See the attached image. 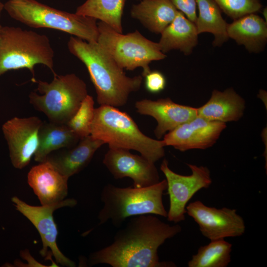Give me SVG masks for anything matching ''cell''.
Segmentation results:
<instances>
[{"label":"cell","mask_w":267,"mask_h":267,"mask_svg":"<svg viewBox=\"0 0 267 267\" xmlns=\"http://www.w3.org/2000/svg\"><path fill=\"white\" fill-rule=\"evenodd\" d=\"M181 227L171 225L154 215L130 218L126 225L115 234L109 245L91 253L90 266L107 264L112 267H171L172 262H160L159 248L179 233Z\"/></svg>","instance_id":"obj_1"},{"label":"cell","mask_w":267,"mask_h":267,"mask_svg":"<svg viewBox=\"0 0 267 267\" xmlns=\"http://www.w3.org/2000/svg\"><path fill=\"white\" fill-rule=\"evenodd\" d=\"M67 45L70 53L87 67L100 105L124 106L130 94L139 89L142 76H126L124 69L97 42L71 36Z\"/></svg>","instance_id":"obj_2"},{"label":"cell","mask_w":267,"mask_h":267,"mask_svg":"<svg viewBox=\"0 0 267 267\" xmlns=\"http://www.w3.org/2000/svg\"><path fill=\"white\" fill-rule=\"evenodd\" d=\"M90 135L107 143L109 148L135 150L154 163L165 156L162 140L145 135L131 116L115 107L100 105L95 108Z\"/></svg>","instance_id":"obj_3"},{"label":"cell","mask_w":267,"mask_h":267,"mask_svg":"<svg viewBox=\"0 0 267 267\" xmlns=\"http://www.w3.org/2000/svg\"><path fill=\"white\" fill-rule=\"evenodd\" d=\"M167 188L166 179L141 188L106 185L100 195L103 206L98 215V224L110 221L114 226L119 227L127 218L143 215L167 218V211L163 202Z\"/></svg>","instance_id":"obj_4"},{"label":"cell","mask_w":267,"mask_h":267,"mask_svg":"<svg viewBox=\"0 0 267 267\" xmlns=\"http://www.w3.org/2000/svg\"><path fill=\"white\" fill-rule=\"evenodd\" d=\"M4 9L11 18L30 27L53 29L97 42L98 29L94 18L60 10L36 0H8Z\"/></svg>","instance_id":"obj_5"},{"label":"cell","mask_w":267,"mask_h":267,"mask_svg":"<svg viewBox=\"0 0 267 267\" xmlns=\"http://www.w3.org/2000/svg\"><path fill=\"white\" fill-rule=\"evenodd\" d=\"M54 52L48 38L20 27L2 26L0 30V76L8 71L28 69L35 78L34 67L43 64L55 74Z\"/></svg>","instance_id":"obj_6"},{"label":"cell","mask_w":267,"mask_h":267,"mask_svg":"<svg viewBox=\"0 0 267 267\" xmlns=\"http://www.w3.org/2000/svg\"><path fill=\"white\" fill-rule=\"evenodd\" d=\"M53 75L50 83L36 81L37 90L41 94L31 92L29 102L49 121L67 124L88 94L87 85L74 73Z\"/></svg>","instance_id":"obj_7"},{"label":"cell","mask_w":267,"mask_h":267,"mask_svg":"<svg viewBox=\"0 0 267 267\" xmlns=\"http://www.w3.org/2000/svg\"><path fill=\"white\" fill-rule=\"evenodd\" d=\"M97 42L123 69L134 70L141 67L144 77L151 71L149 65L152 61L166 57L158 43L147 39L137 30L124 35L102 21L97 22Z\"/></svg>","instance_id":"obj_8"},{"label":"cell","mask_w":267,"mask_h":267,"mask_svg":"<svg viewBox=\"0 0 267 267\" xmlns=\"http://www.w3.org/2000/svg\"><path fill=\"white\" fill-rule=\"evenodd\" d=\"M168 165V161L164 159L160 166L166 177L170 199L167 218L177 223L185 220L186 207L193 196L201 189L208 188L212 180L210 171L206 166L187 164L191 174L184 176L173 171Z\"/></svg>","instance_id":"obj_9"},{"label":"cell","mask_w":267,"mask_h":267,"mask_svg":"<svg viewBox=\"0 0 267 267\" xmlns=\"http://www.w3.org/2000/svg\"><path fill=\"white\" fill-rule=\"evenodd\" d=\"M11 201L16 209L28 219L39 232L43 244L40 255L46 257L48 249H50V253L57 263L65 267H76L75 263L66 257L57 246L58 232L53 214L59 208L75 206L77 200L73 198L65 199L58 204L40 206L29 205L16 196L12 197Z\"/></svg>","instance_id":"obj_10"},{"label":"cell","mask_w":267,"mask_h":267,"mask_svg":"<svg viewBox=\"0 0 267 267\" xmlns=\"http://www.w3.org/2000/svg\"><path fill=\"white\" fill-rule=\"evenodd\" d=\"M186 211L210 241L240 236L246 230L243 218L234 209L209 207L196 200L186 206Z\"/></svg>","instance_id":"obj_11"},{"label":"cell","mask_w":267,"mask_h":267,"mask_svg":"<svg viewBox=\"0 0 267 267\" xmlns=\"http://www.w3.org/2000/svg\"><path fill=\"white\" fill-rule=\"evenodd\" d=\"M43 122L38 117H13L2 126L10 159L18 169L26 167L39 145V134Z\"/></svg>","instance_id":"obj_12"},{"label":"cell","mask_w":267,"mask_h":267,"mask_svg":"<svg viewBox=\"0 0 267 267\" xmlns=\"http://www.w3.org/2000/svg\"><path fill=\"white\" fill-rule=\"evenodd\" d=\"M103 163L114 178H131L134 187H147L160 181L155 163L141 155L132 154L129 150L109 148Z\"/></svg>","instance_id":"obj_13"},{"label":"cell","mask_w":267,"mask_h":267,"mask_svg":"<svg viewBox=\"0 0 267 267\" xmlns=\"http://www.w3.org/2000/svg\"><path fill=\"white\" fill-rule=\"evenodd\" d=\"M225 128L224 123L197 116L166 134L162 141L165 146H171L180 151L205 149L216 143Z\"/></svg>","instance_id":"obj_14"},{"label":"cell","mask_w":267,"mask_h":267,"mask_svg":"<svg viewBox=\"0 0 267 267\" xmlns=\"http://www.w3.org/2000/svg\"><path fill=\"white\" fill-rule=\"evenodd\" d=\"M135 107L140 114L151 116L156 120L154 132L158 139L198 116L196 108L176 103L170 98L142 99L135 102Z\"/></svg>","instance_id":"obj_15"},{"label":"cell","mask_w":267,"mask_h":267,"mask_svg":"<svg viewBox=\"0 0 267 267\" xmlns=\"http://www.w3.org/2000/svg\"><path fill=\"white\" fill-rule=\"evenodd\" d=\"M68 179L47 161L33 166L27 176L29 186L44 206L58 204L66 199Z\"/></svg>","instance_id":"obj_16"},{"label":"cell","mask_w":267,"mask_h":267,"mask_svg":"<svg viewBox=\"0 0 267 267\" xmlns=\"http://www.w3.org/2000/svg\"><path fill=\"white\" fill-rule=\"evenodd\" d=\"M105 143L91 135L81 138L75 146L50 153L45 161L69 178L83 170L90 162L95 152Z\"/></svg>","instance_id":"obj_17"},{"label":"cell","mask_w":267,"mask_h":267,"mask_svg":"<svg viewBox=\"0 0 267 267\" xmlns=\"http://www.w3.org/2000/svg\"><path fill=\"white\" fill-rule=\"evenodd\" d=\"M245 108L244 99L232 88L223 91L213 90L209 100L197 108L198 116L224 123L238 121L242 117Z\"/></svg>","instance_id":"obj_18"},{"label":"cell","mask_w":267,"mask_h":267,"mask_svg":"<svg viewBox=\"0 0 267 267\" xmlns=\"http://www.w3.org/2000/svg\"><path fill=\"white\" fill-rule=\"evenodd\" d=\"M227 33L229 38L244 45L249 52L259 53L267 42V21L256 13L248 14L228 24Z\"/></svg>","instance_id":"obj_19"},{"label":"cell","mask_w":267,"mask_h":267,"mask_svg":"<svg viewBox=\"0 0 267 267\" xmlns=\"http://www.w3.org/2000/svg\"><path fill=\"white\" fill-rule=\"evenodd\" d=\"M161 35L158 44L164 53L172 50H179L186 55H189L198 43L195 24L179 11Z\"/></svg>","instance_id":"obj_20"},{"label":"cell","mask_w":267,"mask_h":267,"mask_svg":"<svg viewBox=\"0 0 267 267\" xmlns=\"http://www.w3.org/2000/svg\"><path fill=\"white\" fill-rule=\"evenodd\" d=\"M178 11L169 0H142L133 5L131 15L148 30L158 34L172 22Z\"/></svg>","instance_id":"obj_21"},{"label":"cell","mask_w":267,"mask_h":267,"mask_svg":"<svg viewBox=\"0 0 267 267\" xmlns=\"http://www.w3.org/2000/svg\"><path fill=\"white\" fill-rule=\"evenodd\" d=\"M81 138L67 126L49 121L43 122L39 134V145L34 155L36 162H44L53 151L76 145Z\"/></svg>","instance_id":"obj_22"},{"label":"cell","mask_w":267,"mask_h":267,"mask_svg":"<svg viewBox=\"0 0 267 267\" xmlns=\"http://www.w3.org/2000/svg\"><path fill=\"white\" fill-rule=\"evenodd\" d=\"M198 15L195 25L199 34L210 33L214 37V46H221L229 39L228 23L222 15V11L214 0H196Z\"/></svg>","instance_id":"obj_23"},{"label":"cell","mask_w":267,"mask_h":267,"mask_svg":"<svg viewBox=\"0 0 267 267\" xmlns=\"http://www.w3.org/2000/svg\"><path fill=\"white\" fill-rule=\"evenodd\" d=\"M126 0H87L76 13L94 18L123 33L122 18Z\"/></svg>","instance_id":"obj_24"},{"label":"cell","mask_w":267,"mask_h":267,"mask_svg":"<svg viewBox=\"0 0 267 267\" xmlns=\"http://www.w3.org/2000/svg\"><path fill=\"white\" fill-rule=\"evenodd\" d=\"M232 244L224 239L200 246L188 262V267H226L231 261Z\"/></svg>","instance_id":"obj_25"},{"label":"cell","mask_w":267,"mask_h":267,"mask_svg":"<svg viewBox=\"0 0 267 267\" xmlns=\"http://www.w3.org/2000/svg\"><path fill=\"white\" fill-rule=\"evenodd\" d=\"M94 104L92 97L88 94L76 113L67 124L80 138L90 134L91 127L94 116Z\"/></svg>","instance_id":"obj_26"},{"label":"cell","mask_w":267,"mask_h":267,"mask_svg":"<svg viewBox=\"0 0 267 267\" xmlns=\"http://www.w3.org/2000/svg\"><path fill=\"white\" fill-rule=\"evenodd\" d=\"M221 11L233 20L245 15L260 11V0H214Z\"/></svg>","instance_id":"obj_27"},{"label":"cell","mask_w":267,"mask_h":267,"mask_svg":"<svg viewBox=\"0 0 267 267\" xmlns=\"http://www.w3.org/2000/svg\"><path fill=\"white\" fill-rule=\"evenodd\" d=\"M145 88L149 92L157 93L164 90L166 79L164 74L158 71H150L145 76Z\"/></svg>","instance_id":"obj_28"},{"label":"cell","mask_w":267,"mask_h":267,"mask_svg":"<svg viewBox=\"0 0 267 267\" xmlns=\"http://www.w3.org/2000/svg\"><path fill=\"white\" fill-rule=\"evenodd\" d=\"M179 11L195 24L197 19L196 0H169Z\"/></svg>","instance_id":"obj_29"},{"label":"cell","mask_w":267,"mask_h":267,"mask_svg":"<svg viewBox=\"0 0 267 267\" xmlns=\"http://www.w3.org/2000/svg\"><path fill=\"white\" fill-rule=\"evenodd\" d=\"M3 9H4V4H3L0 1V17L1 16V13Z\"/></svg>","instance_id":"obj_30"},{"label":"cell","mask_w":267,"mask_h":267,"mask_svg":"<svg viewBox=\"0 0 267 267\" xmlns=\"http://www.w3.org/2000/svg\"><path fill=\"white\" fill-rule=\"evenodd\" d=\"M1 27H2V26L0 24V30L1 28Z\"/></svg>","instance_id":"obj_31"}]
</instances>
